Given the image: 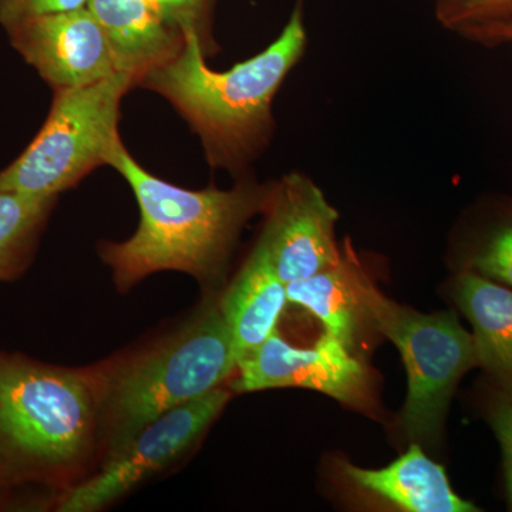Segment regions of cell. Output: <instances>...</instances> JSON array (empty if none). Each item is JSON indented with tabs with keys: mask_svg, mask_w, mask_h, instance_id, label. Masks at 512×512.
<instances>
[{
	"mask_svg": "<svg viewBox=\"0 0 512 512\" xmlns=\"http://www.w3.org/2000/svg\"><path fill=\"white\" fill-rule=\"evenodd\" d=\"M350 483L409 512H478L470 501L454 493L446 470L412 444L409 450L380 470L342 463Z\"/></svg>",
	"mask_w": 512,
	"mask_h": 512,
	"instance_id": "obj_12",
	"label": "cell"
},
{
	"mask_svg": "<svg viewBox=\"0 0 512 512\" xmlns=\"http://www.w3.org/2000/svg\"><path fill=\"white\" fill-rule=\"evenodd\" d=\"M183 45L167 62L141 76L163 94L200 134L214 167L241 173L268 146L275 130L272 104L308 45L301 5L264 52L225 72L207 66L201 36L184 26Z\"/></svg>",
	"mask_w": 512,
	"mask_h": 512,
	"instance_id": "obj_1",
	"label": "cell"
},
{
	"mask_svg": "<svg viewBox=\"0 0 512 512\" xmlns=\"http://www.w3.org/2000/svg\"><path fill=\"white\" fill-rule=\"evenodd\" d=\"M355 285L366 318L399 349L409 376L403 423L412 439L439 440L458 383L478 366L474 336L456 313L426 315L390 301L370 282L359 262Z\"/></svg>",
	"mask_w": 512,
	"mask_h": 512,
	"instance_id": "obj_5",
	"label": "cell"
},
{
	"mask_svg": "<svg viewBox=\"0 0 512 512\" xmlns=\"http://www.w3.org/2000/svg\"><path fill=\"white\" fill-rule=\"evenodd\" d=\"M117 72L74 89L55 90L52 110L35 140L0 173V191L29 197H57L107 157L120 141V101L136 82Z\"/></svg>",
	"mask_w": 512,
	"mask_h": 512,
	"instance_id": "obj_6",
	"label": "cell"
},
{
	"mask_svg": "<svg viewBox=\"0 0 512 512\" xmlns=\"http://www.w3.org/2000/svg\"><path fill=\"white\" fill-rule=\"evenodd\" d=\"M87 9L106 33L117 72L137 80L183 45V30L158 0H89Z\"/></svg>",
	"mask_w": 512,
	"mask_h": 512,
	"instance_id": "obj_11",
	"label": "cell"
},
{
	"mask_svg": "<svg viewBox=\"0 0 512 512\" xmlns=\"http://www.w3.org/2000/svg\"><path fill=\"white\" fill-rule=\"evenodd\" d=\"M167 15L180 26H195L198 28V19L204 12L207 0H158Z\"/></svg>",
	"mask_w": 512,
	"mask_h": 512,
	"instance_id": "obj_21",
	"label": "cell"
},
{
	"mask_svg": "<svg viewBox=\"0 0 512 512\" xmlns=\"http://www.w3.org/2000/svg\"><path fill=\"white\" fill-rule=\"evenodd\" d=\"M463 39L477 43L484 47H500L512 45V20L498 23V25L485 26V28L470 30L464 33Z\"/></svg>",
	"mask_w": 512,
	"mask_h": 512,
	"instance_id": "obj_22",
	"label": "cell"
},
{
	"mask_svg": "<svg viewBox=\"0 0 512 512\" xmlns=\"http://www.w3.org/2000/svg\"><path fill=\"white\" fill-rule=\"evenodd\" d=\"M89 0H0V25L6 30L23 20L87 8Z\"/></svg>",
	"mask_w": 512,
	"mask_h": 512,
	"instance_id": "obj_20",
	"label": "cell"
},
{
	"mask_svg": "<svg viewBox=\"0 0 512 512\" xmlns=\"http://www.w3.org/2000/svg\"><path fill=\"white\" fill-rule=\"evenodd\" d=\"M288 302L285 282L256 244L220 302L238 362L275 332Z\"/></svg>",
	"mask_w": 512,
	"mask_h": 512,
	"instance_id": "obj_14",
	"label": "cell"
},
{
	"mask_svg": "<svg viewBox=\"0 0 512 512\" xmlns=\"http://www.w3.org/2000/svg\"><path fill=\"white\" fill-rule=\"evenodd\" d=\"M485 404V417L503 451L508 508L512 511V400L494 389Z\"/></svg>",
	"mask_w": 512,
	"mask_h": 512,
	"instance_id": "obj_19",
	"label": "cell"
},
{
	"mask_svg": "<svg viewBox=\"0 0 512 512\" xmlns=\"http://www.w3.org/2000/svg\"><path fill=\"white\" fill-rule=\"evenodd\" d=\"M458 309L473 326L478 366L512 400V289L471 271L453 284Z\"/></svg>",
	"mask_w": 512,
	"mask_h": 512,
	"instance_id": "obj_13",
	"label": "cell"
},
{
	"mask_svg": "<svg viewBox=\"0 0 512 512\" xmlns=\"http://www.w3.org/2000/svg\"><path fill=\"white\" fill-rule=\"evenodd\" d=\"M355 252L346 242L339 264L309 278L286 284L288 301L302 306L322 322L325 332L353 352L360 320L366 318L355 285Z\"/></svg>",
	"mask_w": 512,
	"mask_h": 512,
	"instance_id": "obj_15",
	"label": "cell"
},
{
	"mask_svg": "<svg viewBox=\"0 0 512 512\" xmlns=\"http://www.w3.org/2000/svg\"><path fill=\"white\" fill-rule=\"evenodd\" d=\"M97 430L94 375L0 352V487L66 480Z\"/></svg>",
	"mask_w": 512,
	"mask_h": 512,
	"instance_id": "obj_3",
	"label": "cell"
},
{
	"mask_svg": "<svg viewBox=\"0 0 512 512\" xmlns=\"http://www.w3.org/2000/svg\"><path fill=\"white\" fill-rule=\"evenodd\" d=\"M460 271L512 289V197L488 198L476 208L461 241Z\"/></svg>",
	"mask_w": 512,
	"mask_h": 512,
	"instance_id": "obj_16",
	"label": "cell"
},
{
	"mask_svg": "<svg viewBox=\"0 0 512 512\" xmlns=\"http://www.w3.org/2000/svg\"><path fill=\"white\" fill-rule=\"evenodd\" d=\"M231 387L252 393L279 387H303L357 406L369 393L366 367L343 343L323 333L313 348H296L275 330L268 339L237 365Z\"/></svg>",
	"mask_w": 512,
	"mask_h": 512,
	"instance_id": "obj_9",
	"label": "cell"
},
{
	"mask_svg": "<svg viewBox=\"0 0 512 512\" xmlns=\"http://www.w3.org/2000/svg\"><path fill=\"white\" fill-rule=\"evenodd\" d=\"M264 212L265 227L258 244L285 284L339 264L338 211L308 175L286 174L272 184Z\"/></svg>",
	"mask_w": 512,
	"mask_h": 512,
	"instance_id": "obj_8",
	"label": "cell"
},
{
	"mask_svg": "<svg viewBox=\"0 0 512 512\" xmlns=\"http://www.w3.org/2000/svg\"><path fill=\"white\" fill-rule=\"evenodd\" d=\"M107 164L126 178L141 212L133 237L101 247L121 292L161 271L185 272L201 284L218 281L239 232L264 211L272 187L241 181L228 191L185 190L144 170L121 140Z\"/></svg>",
	"mask_w": 512,
	"mask_h": 512,
	"instance_id": "obj_2",
	"label": "cell"
},
{
	"mask_svg": "<svg viewBox=\"0 0 512 512\" xmlns=\"http://www.w3.org/2000/svg\"><path fill=\"white\" fill-rule=\"evenodd\" d=\"M55 200L0 191V282L25 268Z\"/></svg>",
	"mask_w": 512,
	"mask_h": 512,
	"instance_id": "obj_17",
	"label": "cell"
},
{
	"mask_svg": "<svg viewBox=\"0 0 512 512\" xmlns=\"http://www.w3.org/2000/svg\"><path fill=\"white\" fill-rule=\"evenodd\" d=\"M228 400V390L217 387L161 414L138 431L126 446L107 457L99 474L70 488L57 505V511H100L124 497L188 453Z\"/></svg>",
	"mask_w": 512,
	"mask_h": 512,
	"instance_id": "obj_7",
	"label": "cell"
},
{
	"mask_svg": "<svg viewBox=\"0 0 512 512\" xmlns=\"http://www.w3.org/2000/svg\"><path fill=\"white\" fill-rule=\"evenodd\" d=\"M8 33L12 46L55 90L117 73L106 33L87 8L23 20Z\"/></svg>",
	"mask_w": 512,
	"mask_h": 512,
	"instance_id": "obj_10",
	"label": "cell"
},
{
	"mask_svg": "<svg viewBox=\"0 0 512 512\" xmlns=\"http://www.w3.org/2000/svg\"><path fill=\"white\" fill-rule=\"evenodd\" d=\"M237 365L220 303H210L156 345L94 375L107 457L161 414L220 387Z\"/></svg>",
	"mask_w": 512,
	"mask_h": 512,
	"instance_id": "obj_4",
	"label": "cell"
},
{
	"mask_svg": "<svg viewBox=\"0 0 512 512\" xmlns=\"http://www.w3.org/2000/svg\"><path fill=\"white\" fill-rule=\"evenodd\" d=\"M434 18L458 36L512 20V0H433Z\"/></svg>",
	"mask_w": 512,
	"mask_h": 512,
	"instance_id": "obj_18",
	"label": "cell"
}]
</instances>
